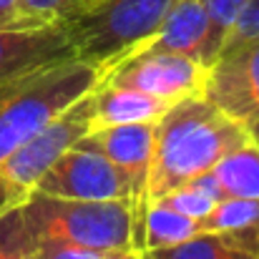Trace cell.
<instances>
[{"mask_svg":"<svg viewBox=\"0 0 259 259\" xmlns=\"http://www.w3.org/2000/svg\"><path fill=\"white\" fill-rule=\"evenodd\" d=\"M249 136L244 126L211 103L204 93L171 103L154 126L149 201L211 171Z\"/></svg>","mask_w":259,"mask_h":259,"instance_id":"1","label":"cell"},{"mask_svg":"<svg viewBox=\"0 0 259 259\" xmlns=\"http://www.w3.org/2000/svg\"><path fill=\"white\" fill-rule=\"evenodd\" d=\"M101 73L71 56L0 83V161L98 86Z\"/></svg>","mask_w":259,"mask_h":259,"instance_id":"2","label":"cell"},{"mask_svg":"<svg viewBox=\"0 0 259 259\" xmlns=\"http://www.w3.org/2000/svg\"><path fill=\"white\" fill-rule=\"evenodd\" d=\"M38 242H66L101 254L139 249V222L123 199H63L30 191L20 204Z\"/></svg>","mask_w":259,"mask_h":259,"instance_id":"3","label":"cell"},{"mask_svg":"<svg viewBox=\"0 0 259 259\" xmlns=\"http://www.w3.org/2000/svg\"><path fill=\"white\" fill-rule=\"evenodd\" d=\"M179 0H103L83 15L66 20L76 58L93 66L101 76L141 48Z\"/></svg>","mask_w":259,"mask_h":259,"instance_id":"4","label":"cell"},{"mask_svg":"<svg viewBox=\"0 0 259 259\" xmlns=\"http://www.w3.org/2000/svg\"><path fill=\"white\" fill-rule=\"evenodd\" d=\"M209 68L199 63L196 58L164 53V51H146L136 48L118 63H113L98 83H116L141 93H149L154 98H161L166 103H176L189 96L204 93Z\"/></svg>","mask_w":259,"mask_h":259,"instance_id":"5","label":"cell"},{"mask_svg":"<svg viewBox=\"0 0 259 259\" xmlns=\"http://www.w3.org/2000/svg\"><path fill=\"white\" fill-rule=\"evenodd\" d=\"M91 131V93L66 108L43 131L18 146L0 161V174L25 196L35 189L38 179L48 171L71 146H76Z\"/></svg>","mask_w":259,"mask_h":259,"instance_id":"6","label":"cell"},{"mask_svg":"<svg viewBox=\"0 0 259 259\" xmlns=\"http://www.w3.org/2000/svg\"><path fill=\"white\" fill-rule=\"evenodd\" d=\"M33 191L63 199H123L134 204L128 176L101 151L81 144L71 146L43 174Z\"/></svg>","mask_w":259,"mask_h":259,"instance_id":"7","label":"cell"},{"mask_svg":"<svg viewBox=\"0 0 259 259\" xmlns=\"http://www.w3.org/2000/svg\"><path fill=\"white\" fill-rule=\"evenodd\" d=\"M204 96L237 118L259 146V40L209 66Z\"/></svg>","mask_w":259,"mask_h":259,"instance_id":"8","label":"cell"},{"mask_svg":"<svg viewBox=\"0 0 259 259\" xmlns=\"http://www.w3.org/2000/svg\"><path fill=\"white\" fill-rule=\"evenodd\" d=\"M154 126L156 123H113L96 126L78 141L81 146L101 151L128 176L134 191V211L139 222V249H141V217L149 204V174L154 156Z\"/></svg>","mask_w":259,"mask_h":259,"instance_id":"9","label":"cell"},{"mask_svg":"<svg viewBox=\"0 0 259 259\" xmlns=\"http://www.w3.org/2000/svg\"><path fill=\"white\" fill-rule=\"evenodd\" d=\"M76 56L63 23L0 30V83L30 68Z\"/></svg>","mask_w":259,"mask_h":259,"instance_id":"10","label":"cell"},{"mask_svg":"<svg viewBox=\"0 0 259 259\" xmlns=\"http://www.w3.org/2000/svg\"><path fill=\"white\" fill-rule=\"evenodd\" d=\"M171 103L116 83H98L91 91V128L113 123H156Z\"/></svg>","mask_w":259,"mask_h":259,"instance_id":"11","label":"cell"},{"mask_svg":"<svg viewBox=\"0 0 259 259\" xmlns=\"http://www.w3.org/2000/svg\"><path fill=\"white\" fill-rule=\"evenodd\" d=\"M206 35H209V20L201 0H179L159 25V30L154 33V38H149L141 48L179 53L204 63Z\"/></svg>","mask_w":259,"mask_h":259,"instance_id":"12","label":"cell"},{"mask_svg":"<svg viewBox=\"0 0 259 259\" xmlns=\"http://www.w3.org/2000/svg\"><path fill=\"white\" fill-rule=\"evenodd\" d=\"M204 234H222L259 254V199L224 196L201 219Z\"/></svg>","mask_w":259,"mask_h":259,"instance_id":"13","label":"cell"},{"mask_svg":"<svg viewBox=\"0 0 259 259\" xmlns=\"http://www.w3.org/2000/svg\"><path fill=\"white\" fill-rule=\"evenodd\" d=\"M199 234H204L199 219L174 211L171 206H166L159 199L146 204L144 217H141V252L174 247V244L189 242Z\"/></svg>","mask_w":259,"mask_h":259,"instance_id":"14","label":"cell"},{"mask_svg":"<svg viewBox=\"0 0 259 259\" xmlns=\"http://www.w3.org/2000/svg\"><path fill=\"white\" fill-rule=\"evenodd\" d=\"M211 171L227 196L259 199V146L252 139L234 146Z\"/></svg>","mask_w":259,"mask_h":259,"instance_id":"15","label":"cell"},{"mask_svg":"<svg viewBox=\"0 0 259 259\" xmlns=\"http://www.w3.org/2000/svg\"><path fill=\"white\" fill-rule=\"evenodd\" d=\"M144 259H259V254L222 234H199L174 247L149 249Z\"/></svg>","mask_w":259,"mask_h":259,"instance_id":"16","label":"cell"},{"mask_svg":"<svg viewBox=\"0 0 259 259\" xmlns=\"http://www.w3.org/2000/svg\"><path fill=\"white\" fill-rule=\"evenodd\" d=\"M0 259H38V242L20 204L0 217Z\"/></svg>","mask_w":259,"mask_h":259,"instance_id":"17","label":"cell"},{"mask_svg":"<svg viewBox=\"0 0 259 259\" xmlns=\"http://www.w3.org/2000/svg\"><path fill=\"white\" fill-rule=\"evenodd\" d=\"M201 5H204L206 20H209V35H206V48H204V66L209 68L217 61L222 43H224L232 23L237 20V15L247 5V0H201Z\"/></svg>","mask_w":259,"mask_h":259,"instance_id":"18","label":"cell"},{"mask_svg":"<svg viewBox=\"0 0 259 259\" xmlns=\"http://www.w3.org/2000/svg\"><path fill=\"white\" fill-rule=\"evenodd\" d=\"M103 0H20L23 13L38 23H66Z\"/></svg>","mask_w":259,"mask_h":259,"instance_id":"19","label":"cell"},{"mask_svg":"<svg viewBox=\"0 0 259 259\" xmlns=\"http://www.w3.org/2000/svg\"><path fill=\"white\" fill-rule=\"evenodd\" d=\"M159 201H164L166 206H171L174 211H179V214H184V217H191V219H199V222H201V219L217 206L219 199L209 196L206 191H201V189L194 186V184H181V186L171 189L169 194H164Z\"/></svg>","mask_w":259,"mask_h":259,"instance_id":"20","label":"cell"},{"mask_svg":"<svg viewBox=\"0 0 259 259\" xmlns=\"http://www.w3.org/2000/svg\"><path fill=\"white\" fill-rule=\"evenodd\" d=\"M257 40H259V0H247V5L237 15V20L232 23V28H229V33H227V38L222 43L219 56L234 53V51H239V48H244L249 43H257Z\"/></svg>","mask_w":259,"mask_h":259,"instance_id":"21","label":"cell"},{"mask_svg":"<svg viewBox=\"0 0 259 259\" xmlns=\"http://www.w3.org/2000/svg\"><path fill=\"white\" fill-rule=\"evenodd\" d=\"M38 242V239H35ZM101 252L83 249L66 242H38V259H101Z\"/></svg>","mask_w":259,"mask_h":259,"instance_id":"22","label":"cell"},{"mask_svg":"<svg viewBox=\"0 0 259 259\" xmlns=\"http://www.w3.org/2000/svg\"><path fill=\"white\" fill-rule=\"evenodd\" d=\"M43 25L23 13L20 0H0V30H15V28H33Z\"/></svg>","mask_w":259,"mask_h":259,"instance_id":"23","label":"cell"},{"mask_svg":"<svg viewBox=\"0 0 259 259\" xmlns=\"http://www.w3.org/2000/svg\"><path fill=\"white\" fill-rule=\"evenodd\" d=\"M28 196L23 194V191H18L3 174H0V217L8 211V209H13V206H18V204H23Z\"/></svg>","mask_w":259,"mask_h":259,"instance_id":"24","label":"cell"},{"mask_svg":"<svg viewBox=\"0 0 259 259\" xmlns=\"http://www.w3.org/2000/svg\"><path fill=\"white\" fill-rule=\"evenodd\" d=\"M101 259H144V252H136V249H123V252H108Z\"/></svg>","mask_w":259,"mask_h":259,"instance_id":"25","label":"cell"}]
</instances>
